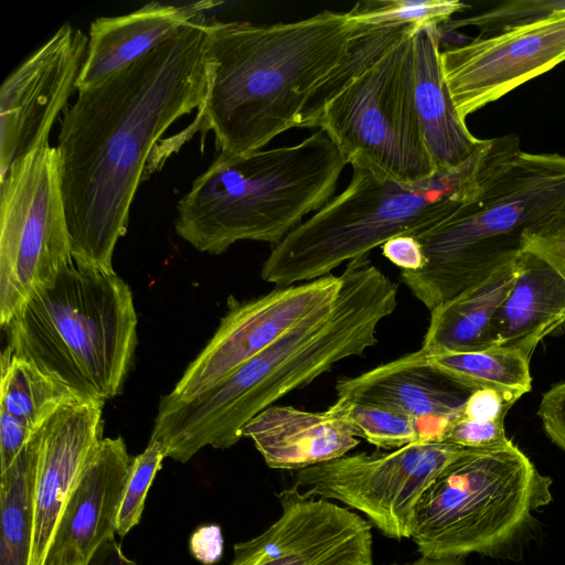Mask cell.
I'll return each instance as SVG.
<instances>
[{"label":"cell","mask_w":565,"mask_h":565,"mask_svg":"<svg viewBox=\"0 0 565 565\" xmlns=\"http://www.w3.org/2000/svg\"><path fill=\"white\" fill-rule=\"evenodd\" d=\"M565 202V156L521 150L516 135L493 138L476 193L422 232L425 264L401 279L429 311L515 262L523 235Z\"/></svg>","instance_id":"4"},{"label":"cell","mask_w":565,"mask_h":565,"mask_svg":"<svg viewBox=\"0 0 565 565\" xmlns=\"http://www.w3.org/2000/svg\"><path fill=\"white\" fill-rule=\"evenodd\" d=\"M365 25L341 63L313 92L298 128L326 131L351 167L414 183L437 172L414 98V28Z\"/></svg>","instance_id":"5"},{"label":"cell","mask_w":565,"mask_h":565,"mask_svg":"<svg viewBox=\"0 0 565 565\" xmlns=\"http://www.w3.org/2000/svg\"><path fill=\"white\" fill-rule=\"evenodd\" d=\"M355 30L347 12L331 10L273 24L209 21L204 99L194 121L163 150L211 130L218 154L234 157L298 128L306 104L341 63Z\"/></svg>","instance_id":"3"},{"label":"cell","mask_w":565,"mask_h":565,"mask_svg":"<svg viewBox=\"0 0 565 565\" xmlns=\"http://www.w3.org/2000/svg\"><path fill=\"white\" fill-rule=\"evenodd\" d=\"M491 145L458 168L414 183L352 167L348 186L274 245L262 279L276 287L315 280L392 237L433 227L476 193Z\"/></svg>","instance_id":"7"},{"label":"cell","mask_w":565,"mask_h":565,"mask_svg":"<svg viewBox=\"0 0 565 565\" xmlns=\"http://www.w3.org/2000/svg\"><path fill=\"white\" fill-rule=\"evenodd\" d=\"M439 25L414 28V98L425 147L436 172L468 161L490 139L473 136L458 114L440 62Z\"/></svg>","instance_id":"21"},{"label":"cell","mask_w":565,"mask_h":565,"mask_svg":"<svg viewBox=\"0 0 565 565\" xmlns=\"http://www.w3.org/2000/svg\"><path fill=\"white\" fill-rule=\"evenodd\" d=\"M513 285L491 322L493 348L531 358L536 345L565 323V278L539 256L523 252Z\"/></svg>","instance_id":"22"},{"label":"cell","mask_w":565,"mask_h":565,"mask_svg":"<svg viewBox=\"0 0 565 565\" xmlns=\"http://www.w3.org/2000/svg\"><path fill=\"white\" fill-rule=\"evenodd\" d=\"M42 426L33 434L12 466L0 473V565H30L34 527V484Z\"/></svg>","instance_id":"24"},{"label":"cell","mask_w":565,"mask_h":565,"mask_svg":"<svg viewBox=\"0 0 565 565\" xmlns=\"http://www.w3.org/2000/svg\"><path fill=\"white\" fill-rule=\"evenodd\" d=\"M507 437L504 420L481 422L457 417L449 426L444 441L470 449L502 446Z\"/></svg>","instance_id":"32"},{"label":"cell","mask_w":565,"mask_h":565,"mask_svg":"<svg viewBox=\"0 0 565 565\" xmlns=\"http://www.w3.org/2000/svg\"><path fill=\"white\" fill-rule=\"evenodd\" d=\"M563 8L565 0H514L469 18L450 19L441 25L446 30L472 25L479 29V36H490L530 23Z\"/></svg>","instance_id":"30"},{"label":"cell","mask_w":565,"mask_h":565,"mask_svg":"<svg viewBox=\"0 0 565 565\" xmlns=\"http://www.w3.org/2000/svg\"><path fill=\"white\" fill-rule=\"evenodd\" d=\"M242 437L253 440L269 468L296 471L345 456L360 444L354 429L329 409L279 405L252 418Z\"/></svg>","instance_id":"20"},{"label":"cell","mask_w":565,"mask_h":565,"mask_svg":"<svg viewBox=\"0 0 565 565\" xmlns=\"http://www.w3.org/2000/svg\"><path fill=\"white\" fill-rule=\"evenodd\" d=\"M515 402L512 397L493 388L477 390L469 395L460 417L481 422L504 420L508 411Z\"/></svg>","instance_id":"34"},{"label":"cell","mask_w":565,"mask_h":565,"mask_svg":"<svg viewBox=\"0 0 565 565\" xmlns=\"http://www.w3.org/2000/svg\"><path fill=\"white\" fill-rule=\"evenodd\" d=\"M347 164L322 129L291 146L217 154L178 201L175 233L213 255L239 241L276 245L333 198Z\"/></svg>","instance_id":"6"},{"label":"cell","mask_w":565,"mask_h":565,"mask_svg":"<svg viewBox=\"0 0 565 565\" xmlns=\"http://www.w3.org/2000/svg\"><path fill=\"white\" fill-rule=\"evenodd\" d=\"M468 6L458 0H363L347 13L365 25H441Z\"/></svg>","instance_id":"28"},{"label":"cell","mask_w":565,"mask_h":565,"mask_svg":"<svg viewBox=\"0 0 565 565\" xmlns=\"http://www.w3.org/2000/svg\"><path fill=\"white\" fill-rule=\"evenodd\" d=\"M328 409L377 448L394 450L419 441L416 422L396 409L344 398H337Z\"/></svg>","instance_id":"27"},{"label":"cell","mask_w":565,"mask_h":565,"mask_svg":"<svg viewBox=\"0 0 565 565\" xmlns=\"http://www.w3.org/2000/svg\"><path fill=\"white\" fill-rule=\"evenodd\" d=\"M105 402L73 399L42 426L30 565H45L60 520L103 437Z\"/></svg>","instance_id":"16"},{"label":"cell","mask_w":565,"mask_h":565,"mask_svg":"<svg viewBox=\"0 0 565 565\" xmlns=\"http://www.w3.org/2000/svg\"><path fill=\"white\" fill-rule=\"evenodd\" d=\"M341 284V275H327L276 287L245 301L230 297L227 311L213 337L173 390L161 398L183 402L215 386L313 312L332 305Z\"/></svg>","instance_id":"12"},{"label":"cell","mask_w":565,"mask_h":565,"mask_svg":"<svg viewBox=\"0 0 565 565\" xmlns=\"http://www.w3.org/2000/svg\"><path fill=\"white\" fill-rule=\"evenodd\" d=\"M337 300L302 320L226 379L183 402L160 399L150 440L166 457L190 460L206 446L226 449L244 426L290 392L362 356L397 306L398 286L367 255L350 260Z\"/></svg>","instance_id":"2"},{"label":"cell","mask_w":565,"mask_h":565,"mask_svg":"<svg viewBox=\"0 0 565 565\" xmlns=\"http://www.w3.org/2000/svg\"><path fill=\"white\" fill-rule=\"evenodd\" d=\"M518 259L433 309L420 349L426 352H477L493 348L492 318L513 285L519 270Z\"/></svg>","instance_id":"23"},{"label":"cell","mask_w":565,"mask_h":565,"mask_svg":"<svg viewBox=\"0 0 565 565\" xmlns=\"http://www.w3.org/2000/svg\"><path fill=\"white\" fill-rule=\"evenodd\" d=\"M131 461L122 437L102 439L68 498L47 559L86 565L116 534Z\"/></svg>","instance_id":"18"},{"label":"cell","mask_w":565,"mask_h":565,"mask_svg":"<svg viewBox=\"0 0 565 565\" xmlns=\"http://www.w3.org/2000/svg\"><path fill=\"white\" fill-rule=\"evenodd\" d=\"M470 450L446 441H417L390 452L345 455L296 471L294 486L307 498L361 512L388 539H411L424 492Z\"/></svg>","instance_id":"11"},{"label":"cell","mask_w":565,"mask_h":565,"mask_svg":"<svg viewBox=\"0 0 565 565\" xmlns=\"http://www.w3.org/2000/svg\"><path fill=\"white\" fill-rule=\"evenodd\" d=\"M440 62L455 107L466 120L470 114L565 62V8L441 51Z\"/></svg>","instance_id":"13"},{"label":"cell","mask_w":565,"mask_h":565,"mask_svg":"<svg viewBox=\"0 0 565 565\" xmlns=\"http://www.w3.org/2000/svg\"><path fill=\"white\" fill-rule=\"evenodd\" d=\"M552 482L512 440L471 449L424 492L411 540L426 558L494 557L521 539L533 513L552 501Z\"/></svg>","instance_id":"9"},{"label":"cell","mask_w":565,"mask_h":565,"mask_svg":"<svg viewBox=\"0 0 565 565\" xmlns=\"http://www.w3.org/2000/svg\"><path fill=\"white\" fill-rule=\"evenodd\" d=\"M39 428L0 411V473L12 466Z\"/></svg>","instance_id":"35"},{"label":"cell","mask_w":565,"mask_h":565,"mask_svg":"<svg viewBox=\"0 0 565 565\" xmlns=\"http://www.w3.org/2000/svg\"><path fill=\"white\" fill-rule=\"evenodd\" d=\"M382 254L402 270H417L425 264L423 248L414 235H398L381 246Z\"/></svg>","instance_id":"36"},{"label":"cell","mask_w":565,"mask_h":565,"mask_svg":"<svg viewBox=\"0 0 565 565\" xmlns=\"http://www.w3.org/2000/svg\"><path fill=\"white\" fill-rule=\"evenodd\" d=\"M202 14L131 65L78 90L57 137L58 181L76 265L111 271L157 142L206 92Z\"/></svg>","instance_id":"1"},{"label":"cell","mask_w":565,"mask_h":565,"mask_svg":"<svg viewBox=\"0 0 565 565\" xmlns=\"http://www.w3.org/2000/svg\"><path fill=\"white\" fill-rule=\"evenodd\" d=\"M45 565H84V564H67L60 561L47 559Z\"/></svg>","instance_id":"40"},{"label":"cell","mask_w":565,"mask_h":565,"mask_svg":"<svg viewBox=\"0 0 565 565\" xmlns=\"http://www.w3.org/2000/svg\"><path fill=\"white\" fill-rule=\"evenodd\" d=\"M425 362L470 391L493 388L518 401L532 390L531 358L513 350L426 352Z\"/></svg>","instance_id":"25"},{"label":"cell","mask_w":565,"mask_h":565,"mask_svg":"<svg viewBox=\"0 0 565 565\" xmlns=\"http://www.w3.org/2000/svg\"><path fill=\"white\" fill-rule=\"evenodd\" d=\"M191 553L204 564H212L220 559L223 551V539L217 525L200 527L190 540Z\"/></svg>","instance_id":"37"},{"label":"cell","mask_w":565,"mask_h":565,"mask_svg":"<svg viewBox=\"0 0 565 565\" xmlns=\"http://www.w3.org/2000/svg\"><path fill=\"white\" fill-rule=\"evenodd\" d=\"M338 398L377 404L412 417L419 441L441 443L472 391L427 364L420 350L353 377H341Z\"/></svg>","instance_id":"17"},{"label":"cell","mask_w":565,"mask_h":565,"mask_svg":"<svg viewBox=\"0 0 565 565\" xmlns=\"http://www.w3.org/2000/svg\"><path fill=\"white\" fill-rule=\"evenodd\" d=\"M277 498L279 518L236 543L230 565H373L372 525L359 513L294 484Z\"/></svg>","instance_id":"14"},{"label":"cell","mask_w":565,"mask_h":565,"mask_svg":"<svg viewBox=\"0 0 565 565\" xmlns=\"http://www.w3.org/2000/svg\"><path fill=\"white\" fill-rule=\"evenodd\" d=\"M383 565H463L457 559H431L419 556V558L408 563H391Z\"/></svg>","instance_id":"39"},{"label":"cell","mask_w":565,"mask_h":565,"mask_svg":"<svg viewBox=\"0 0 565 565\" xmlns=\"http://www.w3.org/2000/svg\"><path fill=\"white\" fill-rule=\"evenodd\" d=\"M86 565H138L122 551L115 535L104 541Z\"/></svg>","instance_id":"38"},{"label":"cell","mask_w":565,"mask_h":565,"mask_svg":"<svg viewBox=\"0 0 565 565\" xmlns=\"http://www.w3.org/2000/svg\"><path fill=\"white\" fill-rule=\"evenodd\" d=\"M78 398L33 363L2 351L0 411L39 428L63 404Z\"/></svg>","instance_id":"26"},{"label":"cell","mask_w":565,"mask_h":565,"mask_svg":"<svg viewBox=\"0 0 565 565\" xmlns=\"http://www.w3.org/2000/svg\"><path fill=\"white\" fill-rule=\"evenodd\" d=\"M88 36L70 23L29 56L0 89V177L41 145L76 88Z\"/></svg>","instance_id":"15"},{"label":"cell","mask_w":565,"mask_h":565,"mask_svg":"<svg viewBox=\"0 0 565 565\" xmlns=\"http://www.w3.org/2000/svg\"><path fill=\"white\" fill-rule=\"evenodd\" d=\"M0 324L74 264L55 147L45 142L0 177Z\"/></svg>","instance_id":"10"},{"label":"cell","mask_w":565,"mask_h":565,"mask_svg":"<svg viewBox=\"0 0 565 565\" xmlns=\"http://www.w3.org/2000/svg\"><path fill=\"white\" fill-rule=\"evenodd\" d=\"M523 252H530L565 278V202L523 235Z\"/></svg>","instance_id":"31"},{"label":"cell","mask_w":565,"mask_h":565,"mask_svg":"<svg viewBox=\"0 0 565 565\" xmlns=\"http://www.w3.org/2000/svg\"><path fill=\"white\" fill-rule=\"evenodd\" d=\"M4 350L57 380L78 397L117 396L137 345L131 289L115 270L75 263L2 328Z\"/></svg>","instance_id":"8"},{"label":"cell","mask_w":565,"mask_h":565,"mask_svg":"<svg viewBox=\"0 0 565 565\" xmlns=\"http://www.w3.org/2000/svg\"><path fill=\"white\" fill-rule=\"evenodd\" d=\"M164 458L163 447L156 440H149L146 449L138 456L132 457L117 516V535L124 537L132 527L139 524L148 490Z\"/></svg>","instance_id":"29"},{"label":"cell","mask_w":565,"mask_h":565,"mask_svg":"<svg viewBox=\"0 0 565 565\" xmlns=\"http://www.w3.org/2000/svg\"><path fill=\"white\" fill-rule=\"evenodd\" d=\"M537 415L547 437L565 452V381L543 394Z\"/></svg>","instance_id":"33"},{"label":"cell","mask_w":565,"mask_h":565,"mask_svg":"<svg viewBox=\"0 0 565 565\" xmlns=\"http://www.w3.org/2000/svg\"><path fill=\"white\" fill-rule=\"evenodd\" d=\"M218 4V1L181 6L153 1L128 14L97 18L89 28L77 90L131 65L171 39L183 25Z\"/></svg>","instance_id":"19"}]
</instances>
